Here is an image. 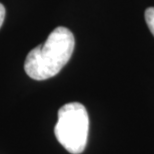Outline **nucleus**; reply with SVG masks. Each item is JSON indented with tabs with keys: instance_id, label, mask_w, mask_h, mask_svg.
Returning a JSON list of instances; mask_svg holds the SVG:
<instances>
[{
	"instance_id": "2",
	"label": "nucleus",
	"mask_w": 154,
	"mask_h": 154,
	"mask_svg": "<svg viewBox=\"0 0 154 154\" xmlns=\"http://www.w3.org/2000/svg\"><path fill=\"white\" fill-rule=\"evenodd\" d=\"M88 132L89 117L83 104L70 102L59 109L54 133L58 142L69 153L80 154L84 151Z\"/></svg>"
},
{
	"instance_id": "3",
	"label": "nucleus",
	"mask_w": 154,
	"mask_h": 154,
	"mask_svg": "<svg viewBox=\"0 0 154 154\" xmlns=\"http://www.w3.org/2000/svg\"><path fill=\"white\" fill-rule=\"evenodd\" d=\"M145 20L147 23V26L154 36V7H149L145 11Z\"/></svg>"
},
{
	"instance_id": "1",
	"label": "nucleus",
	"mask_w": 154,
	"mask_h": 154,
	"mask_svg": "<svg viewBox=\"0 0 154 154\" xmlns=\"http://www.w3.org/2000/svg\"><path fill=\"white\" fill-rule=\"evenodd\" d=\"M75 39L66 27H57L41 45L27 54L24 70L30 78L45 80L55 76L66 65L74 51Z\"/></svg>"
},
{
	"instance_id": "4",
	"label": "nucleus",
	"mask_w": 154,
	"mask_h": 154,
	"mask_svg": "<svg viewBox=\"0 0 154 154\" xmlns=\"http://www.w3.org/2000/svg\"><path fill=\"white\" fill-rule=\"evenodd\" d=\"M5 14H6V10H5L4 5H3L2 3H0V28L2 27L3 22H4Z\"/></svg>"
}]
</instances>
